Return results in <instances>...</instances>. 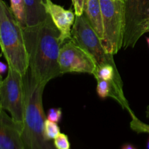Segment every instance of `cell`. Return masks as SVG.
Returning a JSON list of instances; mask_svg holds the SVG:
<instances>
[{
	"label": "cell",
	"instance_id": "obj_1",
	"mask_svg": "<svg viewBox=\"0 0 149 149\" xmlns=\"http://www.w3.org/2000/svg\"><path fill=\"white\" fill-rule=\"evenodd\" d=\"M29 69L39 82L47 84L61 75L58 58L61 33L48 15L44 21L23 28Z\"/></svg>",
	"mask_w": 149,
	"mask_h": 149
},
{
	"label": "cell",
	"instance_id": "obj_2",
	"mask_svg": "<svg viewBox=\"0 0 149 149\" xmlns=\"http://www.w3.org/2000/svg\"><path fill=\"white\" fill-rule=\"evenodd\" d=\"M24 89V115L21 137L25 149H56L51 141L45 139L44 125L43 93L46 84L36 81L30 71L23 76Z\"/></svg>",
	"mask_w": 149,
	"mask_h": 149
},
{
	"label": "cell",
	"instance_id": "obj_3",
	"mask_svg": "<svg viewBox=\"0 0 149 149\" xmlns=\"http://www.w3.org/2000/svg\"><path fill=\"white\" fill-rule=\"evenodd\" d=\"M0 47L8 67L24 76L29 69V59L23 27L3 0H0Z\"/></svg>",
	"mask_w": 149,
	"mask_h": 149
},
{
	"label": "cell",
	"instance_id": "obj_4",
	"mask_svg": "<svg viewBox=\"0 0 149 149\" xmlns=\"http://www.w3.org/2000/svg\"><path fill=\"white\" fill-rule=\"evenodd\" d=\"M102 12L103 46L108 53L115 55L123 47L125 36V1L99 0Z\"/></svg>",
	"mask_w": 149,
	"mask_h": 149
},
{
	"label": "cell",
	"instance_id": "obj_5",
	"mask_svg": "<svg viewBox=\"0 0 149 149\" xmlns=\"http://www.w3.org/2000/svg\"><path fill=\"white\" fill-rule=\"evenodd\" d=\"M71 36L74 42L92 57L97 68L106 64L116 66L113 55L106 52L101 40L84 15L75 17Z\"/></svg>",
	"mask_w": 149,
	"mask_h": 149
},
{
	"label": "cell",
	"instance_id": "obj_6",
	"mask_svg": "<svg viewBox=\"0 0 149 149\" xmlns=\"http://www.w3.org/2000/svg\"><path fill=\"white\" fill-rule=\"evenodd\" d=\"M0 106L10 113L17 123L23 125L24 115L23 77L20 73L8 67V73L0 86Z\"/></svg>",
	"mask_w": 149,
	"mask_h": 149
},
{
	"label": "cell",
	"instance_id": "obj_7",
	"mask_svg": "<svg viewBox=\"0 0 149 149\" xmlns=\"http://www.w3.org/2000/svg\"><path fill=\"white\" fill-rule=\"evenodd\" d=\"M125 16L123 48H133L146 33L149 19V0H125Z\"/></svg>",
	"mask_w": 149,
	"mask_h": 149
},
{
	"label": "cell",
	"instance_id": "obj_8",
	"mask_svg": "<svg viewBox=\"0 0 149 149\" xmlns=\"http://www.w3.org/2000/svg\"><path fill=\"white\" fill-rule=\"evenodd\" d=\"M58 63L61 75L67 73H86L94 76L97 70L92 57L73 39L61 46Z\"/></svg>",
	"mask_w": 149,
	"mask_h": 149
},
{
	"label": "cell",
	"instance_id": "obj_9",
	"mask_svg": "<svg viewBox=\"0 0 149 149\" xmlns=\"http://www.w3.org/2000/svg\"><path fill=\"white\" fill-rule=\"evenodd\" d=\"M45 7L47 15L61 33L62 45L72 39L71 30L75 20V13L71 10H65L62 6L55 4L52 0H45Z\"/></svg>",
	"mask_w": 149,
	"mask_h": 149
},
{
	"label": "cell",
	"instance_id": "obj_10",
	"mask_svg": "<svg viewBox=\"0 0 149 149\" xmlns=\"http://www.w3.org/2000/svg\"><path fill=\"white\" fill-rule=\"evenodd\" d=\"M21 132V124L0 109V149H25Z\"/></svg>",
	"mask_w": 149,
	"mask_h": 149
},
{
	"label": "cell",
	"instance_id": "obj_11",
	"mask_svg": "<svg viewBox=\"0 0 149 149\" xmlns=\"http://www.w3.org/2000/svg\"><path fill=\"white\" fill-rule=\"evenodd\" d=\"M100 40L103 38L102 12L99 0H85L83 13Z\"/></svg>",
	"mask_w": 149,
	"mask_h": 149
},
{
	"label": "cell",
	"instance_id": "obj_12",
	"mask_svg": "<svg viewBox=\"0 0 149 149\" xmlns=\"http://www.w3.org/2000/svg\"><path fill=\"white\" fill-rule=\"evenodd\" d=\"M26 8L27 26H34L44 21L47 17L45 0H24Z\"/></svg>",
	"mask_w": 149,
	"mask_h": 149
},
{
	"label": "cell",
	"instance_id": "obj_13",
	"mask_svg": "<svg viewBox=\"0 0 149 149\" xmlns=\"http://www.w3.org/2000/svg\"><path fill=\"white\" fill-rule=\"evenodd\" d=\"M94 77L96 79H101L113 82L119 87L120 90H123L122 79H121L116 66L110 65V64H106L103 66L99 67L96 70Z\"/></svg>",
	"mask_w": 149,
	"mask_h": 149
},
{
	"label": "cell",
	"instance_id": "obj_14",
	"mask_svg": "<svg viewBox=\"0 0 149 149\" xmlns=\"http://www.w3.org/2000/svg\"><path fill=\"white\" fill-rule=\"evenodd\" d=\"M10 10L23 28L26 27V8L24 0H10Z\"/></svg>",
	"mask_w": 149,
	"mask_h": 149
},
{
	"label": "cell",
	"instance_id": "obj_15",
	"mask_svg": "<svg viewBox=\"0 0 149 149\" xmlns=\"http://www.w3.org/2000/svg\"><path fill=\"white\" fill-rule=\"evenodd\" d=\"M61 133V130L56 122H52L46 119L44 125V135L47 141H50L54 140Z\"/></svg>",
	"mask_w": 149,
	"mask_h": 149
},
{
	"label": "cell",
	"instance_id": "obj_16",
	"mask_svg": "<svg viewBox=\"0 0 149 149\" xmlns=\"http://www.w3.org/2000/svg\"><path fill=\"white\" fill-rule=\"evenodd\" d=\"M54 146L56 149H70L71 144H70L68 138L65 134L60 133L56 138L54 139Z\"/></svg>",
	"mask_w": 149,
	"mask_h": 149
},
{
	"label": "cell",
	"instance_id": "obj_17",
	"mask_svg": "<svg viewBox=\"0 0 149 149\" xmlns=\"http://www.w3.org/2000/svg\"><path fill=\"white\" fill-rule=\"evenodd\" d=\"M61 117H62V110L61 108H56V109L52 108L48 111L47 119L49 120L58 123L61 121Z\"/></svg>",
	"mask_w": 149,
	"mask_h": 149
},
{
	"label": "cell",
	"instance_id": "obj_18",
	"mask_svg": "<svg viewBox=\"0 0 149 149\" xmlns=\"http://www.w3.org/2000/svg\"><path fill=\"white\" fill-rule=\"evenodd\" d=\"M84 1L85 0H72L76 16H81L84 13Z\"/></svg>",
	"mask_w": 149,
	"mask_h": 149
},
{
	"label": "cell",
	"instance_id": "obj_19",
	"mask_svg": "<svg viewBox=\"0 0 149 149\" xmlns=\"http://www.w3.org/2000/svg\"><path fill=\"white\" fill-rule=\"evenodd\" d=\"M7 65L3 63L2 62H0V75L4 74L6 71V70H7Z\"/></svg>",
	"mask_w": 149,
	"mask_h": 149
},
{
	"label": "cell",
	"instance_id": "obj_20",
	"mask_svg": "<svg viewBox=\"0 0 149 149\" xmlns=\"http://www.w3.org/2000/svg\"><path fill=\"white\" fill-rule=\"evenodd\" d=\"M147 32H149V19L146 23V33H147Z\"/></svg>",
	"mask_w": 149,
	"mask_h": 149
},
{
	"label": "cell",
	"instance_id": "obj_21",
	"mask_svg": "<svg viewBox=\"0 0 149 149\" xmlns=\"http://www.w3.org/2000/svg\"><path fill=\"white\" fill-rule=\"evenodd\" d=\"M146 116L147 117L149 118V106L147 107L146 109Z\"/></svg>",
	"mask_w": 149,
	"mask_h": 149
},
{
	"label": "cell",
	"instance_id": "obj_22",
	"mask_svg": "<svg viewBox=\"0 0 149 149\" xmlns=\"http://www.w3.org/2000/svg\"><path fill=\"white\" fill-rule=\"evenodd\" d=\"M3 79H2V77H1V75H0V86H1V83H2Z\"/></svg>",
	"mask_w": 149,
	"mask_h": 149
},
{
	"label": "cell",
	"instance_id": "obj_23",
	"mask_svg": "<svg viewBox=\"0 0 149 149\" xmlns=\"http://www.w3.org/2000/svg\"><path fill=\"white\" fill-rule=\"evenodd\" d=\"M146 42H147V44H148V47H149V37H147L146 38Z\"/></svg>",
	"mask_w": 149,
	"mask_h": 149
},
{
	"label": "cell",
	"instance_id": "obj_24",
	"mask_svg": "<svg viewBox=\"0 0 149 149\" xmlns=\"http://www.w3.org/2000/svg\"><path fill=\"white\" fill-rule=\"evenodd\" d=\"M147 148H148V149H149V140H148V145H147Z\"/></svg>",
	"mask_w": 149,
	"mask_h": 149
},
{
	"label": "cell",
	"instance_id": "obj_25",
	"mask_svg": "<svg viewBox=\"0 0 149 149\" xmlns=\"http://www.w3.org/2000/svg\"><path fill=\"white\" fill-rule=\"evenodd\" d=\"M122 1H125V0H122Z\"/></svg>",
	"mask_w": 149,
	"mask_h": 149
}]
</instances>
